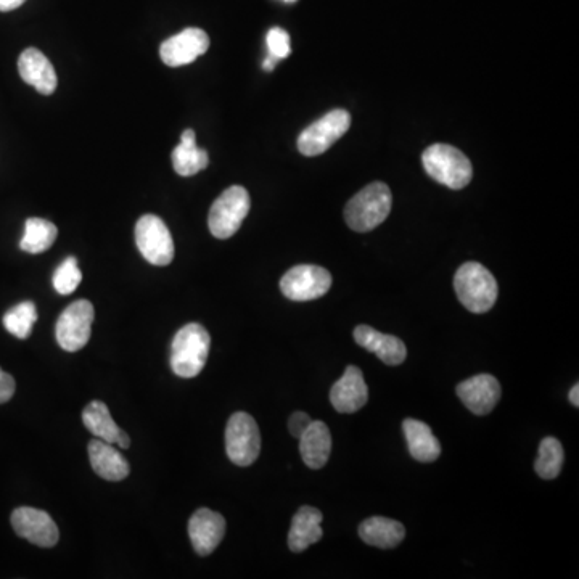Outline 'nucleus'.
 <instances>
[{
  "mask_svg": "<svg viewBox=\"0 0 579 579\" xmlns=\"http://www.w3.org/2000/svg\"><path fill=\"white\" fill-rule=\"evenodd\" d=\"M12 526L20 538L39 547H54L60 539L54 518L34 507H18L13 510Z\"/></svg>",
  "mask_w": 579,
  "mask_h": 579,
  "instance_id": "obj_11",
  "label": "nucleus"
},
{
  "mask_svg": "<svg viewBox=\"0 0 579 579\" xmlns=\"http://www.w3.org/2000/svg\"><path fill=\"white\" fill-rule=\"evenodd\" d=\"M351 126V116L346 110H333L321 120L304 129L298 137V150L304 157H317L327 152L338 139L345 136Z\"/></svg>",
  "mask_w": 579,
  "mask_h": 579,
  "instance_id": "obj_7",
  "label": "nucleus"
},
{
  "mask_svg": "<svg viewBox=\"0 0 579 579\" xmlns=\"http://www.w3.org/2000/svg\"><path fill=\"white\" fill-rule=\"evenodd\" d=\"M563 459H565V454H563L562 443L552 436H547L539 444L538 460H536L534 470L544 480H554L562 472Z\"/></svg>",
  "mask_w": 579,
  "mask_h": 579,
  "instance_id": "obj_26",
  "label": "nucleus"
},
{
  "mask_svg": "<svg viewBox=\"0 0 579 579\" xmlns=\"http://www.w3.org/2000/svg\"><path fill=\"white\" fill-rule=\"evenodd\" d=\"M298 440L304 464L308 465L309 469H322L332 452V435L329 427L321 420H313Z\"/></svg>",
  "mask_w": 579,
  "mask_h": 579,
  "instance_id": "obj_20",
  "label": "nucleus"
},
{
  "mask_svg": "<svg viewBox=\"0 0 579 579\" xmlns=\"http://www.w3.org/2000/svg\"><path fill=\"white\" fill-rule=\"evenodd\" d=\"M250 195L242 185H232L219 195L208 216L211 234L219 240L230 239L239 232L243 219L250 213Z\"/></svg>",
  "mask_w": 579,
  "mask_h": 579,
  "instance_id": "obj_5",
  "label": "nucleus"
},
{
  "mask_svg": "<svg viewBox=\"0 0 579 579\" xmlns=\"http://www.w3.org/2000/svg\"><path fill=\"white\" fill-rule=\"evenodd\" d=\"M423 168L428 176L449 189H464L473 177L472 163L459 148L448 144H435L422 155Z\"/></svg>",
  "mask_w": 579,
  "mask_h": 579,
  "instance_id": "obj_4",
  "label": "nucleus"
},
{
  "mask_svg": "<svg viewBox=\"0 0 579 579\" xmlns=\"http://www.w3.org/2000/svg\"><path fill=\"white\" fill-rule=\"evenodd\" d=\"M211 337L200 324H187L174 337L171 345V369L181 378L197 377L210 354Z\"/></svg>",
  "mask_w": 579,
  "mask_h": 579,
  "instance_id": "obj_1",
  "label": "nucleus"
},
{
  "mask_svg": "<svg viewBox=\"0 0 579 579\" xmlns=\"http://www.w3.org/2000/svg\"><path fill=\"white\" fill-rule=\"evenodd\" d=\"M409 452L419 462H435L441 456V444L433 435L432 428L420 420L406 419L403 422Z\"/></svg>",
  "mask_w": 579,
  "mask_h": 579,
  "instance_id": "obj_22",
  "label": "nucleus"
},
{
  "mask_svg": "<svg viewBox=\"0 0 579 579\" xmlns=\"http://www.w3.org/2000/svg\"><path fill=\"white\" fill-rule=\"evenodd\" d=\"M83 274L74 256L66 258L54 274V288L60 295H71L79 287Z\"/></svg>",
  "mask_w": 579,
  "mask_h": 579,
  "instance_id": "obj_28",
  "label": "nucleus"
},
{
  "mask_svg": "<svg viewBox=\"0 0 579 579\" xmlns=\"http://www.w3.org/2000/svg\"><path fill=\"white\" fill-rule=\"evenodd\" d=\"M570 403L575 407H579V385L576 383L570 391Z\"/></svg>",
  "mask_w": 579,
  "mask_h": 579,
  "instance_id": "obj_34",
  "label": "nucleus"
},
{
  "mask_svg": "<svg viewBox=\"0 0 579 579\" xmlns=\"http://www.w3.org/2000/svg\"><path fill=\"white\" fill-rule=\"evenodd\" d=\"M36 321L37 309L33 301H23V303L17 304L15 308L9 309L2 319L7 332L12 333L13 337L20 338V340H26L33 333Z\"/></svg>",
  "mask_w": 579,
  "mask_h": 579,
  "instance_id": "obj_27",
  "label": "nucleus"
},
{
  "mask_svg": "<svg viewBox=\"0 0 579 579\" xmlns=\"http://www.w3.org/2000/svg\"><path fill=\"white\" fill-rule=\"evenodd\" d=\"M226 534V518L211 509H198L189 522V536L193 551L210 555L216 551Z\"/></svg>",
  "mask_w": 579,
  "mask_h": 579,
  "instance_id": "obj_13",
  "label": "nucleus"
},
{
  "mask_svg": "<svg viewBox=\"0 0 579 579\" xmlns=\"http://www.w3.org/2000/svg\"><path fill=\"white\" fill-rule=\"evenodd\" d=\"M58 230L55 224L47 219L31 218L26 221L25 234L20 242V248L31 255H39L49 250L57 240Z\"/></svg>",
  "mask_w": 579,
  "mask_h": 579,
  "instance_id": "obj_25",
  "label": "nucleus"
},
{
  "mask_svg": "<svg viewBox=\"0 0 579 579\" xmlns=\"http://www.w3.org/2000/svg\"><path fill=\"white\" fill-rule=\"evenodd\" d=\"M353 337L359 346L374 353L386 366H399L406 361L407 348L398 337L380 333L369 325H358L354 329Z\"/></svg>",
  "mask_w": 579,
  "mask_h": 579,
  "instance_id": "obj_16",
  "label": "nucleus"
},
{
  "mask_svg": "<svg viewBox=\"0 0 579 579\" xmlns=\"http://www.w3.org/2000/svg\"><path fill=\"white\" fill-rule=\"evenodd\" d=\"M285 2H296V0H285Z\"/></svg>",
  "mask_w": 579,
  "mask_h": 579,
  "instance_id": "obj_35",
  "label": "nucleus"
},
{
  "mask_svg": "<svg viewBox=\"0 0 579 579\" xmlns=\"http://www.w3.org/2000/svg\"><path fill=\"white\" fill-rule=\"evenodd\" d=\"M89 460L92 469L107 481H121L128 478L131 467L118 449L107 441L95 438L89 443Z\"/></svg>",
  "mask_w": 579,
  "mask_h": 579,
  "instance_id": "obj_19",
  "label": "nucleus"
},
{
  "mask_svg": "<svg viewBox=\"0 0 579 579\" xmlns=\"http://www.w3.org/2000/svg\"><path fill=\"white\" fill-rule=\"evenodd\" d=\"M267 49H269V54L274 55V57L287 58L292 52V47H290V36H288L287 31L282 28H272L266 37Z\"/></svg>",
  "mask_w": 579,
  "mask_h": 579,
  "instance_id": "obj_29",
  "label": "nucleus"
},
{
  "mask_svg": "<svg viewBox=\"0 0 579 579\" xmlns=\"http://www.w3.org/2000/svg\"><path fill=\"white\" fill-rule=\"evenodd\" d=\"M457 298L470 313H488L499 295L496 279L480 263H465L459 267L454 277Z\"/></svg>",
  "mask_w": 579,
  "mask_h": 579,
  "instance_id": "obj_2",
  "label": "nucleus"
},
{
  "mask_svg": "<svg viewBox=\"0 0 579 579\" xmlns=\"http://www.w3.org/2000/svg\"><path fill=\"white\" fill-rule=\"evenodd\" d=\"M226 451L229 459L239 467H248L258 459L261 433L258 423L247 412H235L227 422Z\"/></svg>",
  "mask_w": 579,
  "mask_h": 579,
  "instance_id": "obj_6",
  "label": "nucleus"
},
{
  "mask_svg": "<svg viewBox=\"0 0 579 579\" xmlns=\"http://www.w3.org/2000/svg\"><path fill=\"white\" fill-rule=\"evenodd\" d=\"M359 536L369 546L393 549L403 541L406 528L391 518L372 517L361 523Z\"/></svg>",
  "mask_w": 579,
  "mask_h": 579,
  "instance_id": "obj_23",
  "label": "nucleus"
},
{
  "mask_svg": "<svg viewBox=\"0 0 579 579\" xmlns=\"http://www.w3.org/2000/svg\"><path fill=\"white\" fill-rule=\"evenodd\" d=\"M83 422L87 430L107 443L118 444L121 449H128L131 446V438L128 433L123 432L108 411L107 404L102 401H92L87 404L83 412Z\"/></svg>",
  "mask_w": 579,
  "mask_h": 579,
  "instance_id": "obj_18",
  "label": "nucleus"
},
{
  "mask_svg": "<svg viewBox=\"0 0 579 579\" xmlns=\"http://www.w3.org/2000/svg\"><path fill=\"white\" fill-rule=\"evenodd\" d=\"M15 388L17 385H15L12 375L0 369V404L9 403L15 395Z\"/></svg>",
  "mask_w": 579,
  "mask_h": 579,
  "instance_id": "obj_31",
  "label": "nucleus"
},
{
  "mask_svg": "<svg viewBox=\"0 0 579 579\" xmlns=\"http://www.w3.org/2000/svg\"><path fill=\"white\" fill-rule=\"evenodd\" d=\"M457 396L473 414L486 415L501 399V385L493 375L481 374L457 385Z\"/></svg>",
  "mask_w": 579,
  "mask_h": 579,
  "instance_id": "obj_14",
  "label": "nucleus"
},
{
  "mask_svg": "<svg viewBox=\"0 0 579 579\" xmlns=\"http://www.w3.org/2000/svg\"><path fill=\"white\" fill-rule=\"evenodd\" d=\"M322 514L314 507L304 506L293 517L290 533H288V547L293 552H304L309 546L319 543L322 531Z\"/></svg>",
  "mask_w": 579,
  "mask_h": 579,
  "instance_id": "obj_21",
  "label": "nucleus"
},
{
  "mask_svg": "<svg viewBox=\"0 0 579 579\" xmlns=\"http://www.w3.org/2000/svg\"><path fill=\"white\" fill-rule=\"evenodd\" d=\"M369 399V388L362 370L356 366L346 369L343 377L332 386L330 401L335 411L341 414H354L366 406Z\"/></svg>",
  "mask_w": 579,
  "mask_h": 579,
  "instance_id": "obj_15",
  "label": "nucleus"
},
{
  "mask_svg": "<svg viewBox=\"0 0 579 579\" xmlns=\"http://www.w3.org/2000/svg\"><path fill=\"white\" fill-rule=\"evenodd\" d=\"M332 287V274L321 266L301 264L280 280V290L285 298L292 301H313L321 298Z\"/></svg>",
  "mask_w": 579,
  "mask_h": 579,
  "instance_id": "obj_10",
  "label": "nucleus"
},
{
  "mask_svg": "<svg viewBox=\"0 0 579 579\" xmlns=\"http://www.w3.org/2000/svg\"><path fill=\"white\" fill-rule=\"evenodd\" d=\"M18 71L21 79L33 86L39 94H54L57 89L58 78L54 65L41 50L26 49L18 60Z\"/></svg>",
  "mask_w": 579,
  "mask_h": 579,
  "instance_id": "obj_17",
  "label": "nucleus"
},
{
  "mask_svg": "<svg viewBox=\"0 0 579 579\" xmlns=\"http://www.w3.org/2000/svg\"><path fill=\"white\" fill-rule=\"evenodd\" d=\"M25 2L26 0H0V12H12Z\"/></svg>",
  "mask_w": 579,
  "mask_h": 579,
  "instance_id": "obj_32",
  "label": "nucleus"
},
{
  "mask_svg": "<svg viewBox=\"0 0 579 579\" xmlns=\"http://www.w3.org/2000/svg\"><path fill=\"white\" fill-rule=\"evenodd\" d=\"M277 62H279V58L274 57V55H267L266 60H264L263 68L266 71H272L276 68Z\"/></svg>",
  "mask_w": 579,
  "mask_h": 579,
  "instance_id": "obj_33",
  "label": "nucleus"
},
{
  "mask_svg": "<svg viewBox=\"0 0 579 579\" xmlns=\"http://www.w3.org/2000/svg\"><path fill=\"white\" fill-rule=\"evenodd\" d=\"M313 419L309 417L306 412H295V414L288 419V430L292 433L295 438H300L304 432H306V428L311 425Z\"/></svg>",
  "mask_w": 579,
  "mask_h": 579,
  "instance_id": "obj_30",
  "label": "nucleus"
},
{
  "mask_svg": "<svg viewBox=\"0 0 579 579\" xmlns=\"http://www.w3.org/2000/svg\"><path fill=\"white\" fill-rule=\"evenodd\" d=\"M210 163V157L203 148L197 147L192 129L181 134V144L174 148L173 166L179 176L190 177L200 173Z\"/></svg>",
  "mask_w": 579,
  "mask_h": 579,
  "instance_id": "obj_24",
  "label": "nucleus"
},
{
  "mask_svg": "<svg viewBox=\"0 0 579 579\" xmlns=\"http://www.w3.org/2000/svg\"><path fill=\"white\" fill-rule=\"evenodd\" d=\"M210 49V37L200 28H187L166 39L160 47L161 60L171 68L189 65Z\"/></svg>",
  "mask_w": 579,
  "mask_h": 579,
  "instance_id": "obj_12",
  "label": "nucleus"
},
{
  "mask_svg": "<svg viewBox=\"0 0 579 579\" xmlns=\"http://www.w3.org/2000/svg\"><path fill=\"white\" fill-rule=\"evenodd\" d=\"M391 205L393 197L390 187L383 182H372L346 205V222L356 232H370L388 218Z\"/></svg>",
  "mask_w": 579,
  "mask_h": 579,
  "instance_id": "obj_3",
  "label": "nucleus"
},
{
  "mask_svg": "<svg viewBox=\"0 0 579 579\" xmlns=\"http://www.w3.org/2000/svg\"><path fill=\"white\" fill-rule=\"evenodd\" d=\"M136 243L140 255L153 266H168L174 259L173 235L158 216L145 214L137 221Z\"/></svg>",
  "mask_w": 579,
  "mask_h": 579,
  "instance_id": "obj_9",
  "label": "nucleus"
},
{
  "mask_svg": "<svg viewBox=\"0 0 579 579\" xmlns=\"http://www.w3.org/2000/svg\"><path fill=\"white\" fill-rule=\"evenodd\" d=\"M95 311L91 301L79 300L71 303L58 317L55 325L58 345L68 353L83 350L91 338Z\"/></svg>",
  "mask_w": 579,
  "mask_h": 579,
  "instance_id": "obj_8",
  "label": "nucleus"
}]
</instances>
